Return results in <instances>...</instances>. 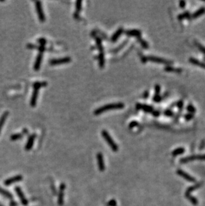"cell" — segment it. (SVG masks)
<instances>
[{
	"label": "cell",
	"mask_w": 205,
	"mask_h": 206,
	"mask_svg": "<svg viewBox=\"0 0 205 206\" xmlns=\"http://www.w3.org/2000/svg\"><path fill=\"white\" fill-rule=\"evenodd\" d=\"M124 107L125 104L123 103H121V102L109 103V104H106L95 109L94 111V114L95 115H99V114L105 112L106 111H108V110L123 109V108H124Z\"/></svg>",
	"instance_id": "1"
},
{
	"label": "cell",
	"mask_w": 205,
	"mask_h": 206,
	"mask_svg": "<svg viewBox=\"0 0 205 206\" xmlns=\"http://www.w3.org/2000/svg\"><path fill=\"white\" fill-rule=\"evenodd\" d=\"M95 41H96V45L98 47V49L99 51V67L101 68H102L105 66V53H104V48L102 46V42H101V38L96 37L95 38Z\"/></svg>",
	"instance_id": "2"
},
{
	"label": "cell",
	"mask_w": 205,
	"mask_h": 206,
	"mask_svg": "<svg viewBox=\"0 0 205 206\" xmlns=\"http://www.w3.org/2000/svg\"><path fill=\"white\" fill-rule=\"evenodd\" d=\"M101 135H102V136L105 139V140L107 141L108 145H109V147L111 148V150L115 152H117L119 150V146L116 145V143L115 142V141L113 139V138L110 136L109 132L106 131V130H102L101 131Z\"/></svg>",
	"instance_id": "3"
},
{
	"label": "cell",
	"mask_w": 205,
	"mask_h": 206,
	"mask_svg": "<svg viewBox=\"0 0 205 206\" xmlns=\"http://www.w3.org/2000/svg\"><path fill=\"white\" fill-rule=\"evenodd\" d=\"M147 60H149V61H152V62L164 64V65H166V66H171V64L173 63L172 61H170V60H167V59L160 58V57L154 56V55H149V56L147 57Z\"/></svg>",
	"instance_id": "4"
},
{
	"label": "cell",
	"mask_w": 205,
	"mask_h": 206,
	"mask_svg": "<svg viewBox=\"0 0 205 206\" xmlns=\"http://www.w3.org/2000/svg\"><path fill=\"white\" fill-rule=\"evenodd\" d=\"M35 10L39 21L41 22H45V15L43 10V8H42V3L40 1H36L35 2Z\"/></svg>",
	"instance_id": "5"
},
{
	"label": "cell",
	"mask_w": 205,
	"mask_h": 206,
	"mask_svg": "<svg viewBox=\"0 0 205 206\" xmlns=\"http://www.w3.org/2000/svg\"><path fill=\"white\" fill-rule=\"evenodd\" d=\"M205 160V154L204 155H194L191 156H187L185 158H181L180 162L182 164H186V163L193 161L194 160Z\"/></svg>",
	"instance_id": "6"
},
{
	"label": "cell",
	"mask_w": 205,
	"mask_h": 206,
	"mask_svg": "<svg viewBox=\"0 0 205 206\" xmlns=\"http://www.w3.org/2000/svg\"><path fill=\"white\" fill-rule=\"evenodd\" d=\"M71 61V58L69 56L63 57L61 58H55L51 59L49 60V63L51 66H55V65H59V64L68 63Z\"/></svg>",
	"instance_id": "7"
},
{
	"label": "cell",
	"mask_w": 205,
	"mask_h": 206,
	"mask_svg": "<svg viewBox=\"0 0 205 206\" xmlns=\"http://www.w3.org/2000/svg\"><path fill=\"white\" fill-rule=\"evenodd\" d=\"M136 108L138 109H141L146 113H152L154 110V108L152 105L147 104H143L141 103H137L136 104Z\"/></svg>",
	"instance_id": "8"
},
{
	"label": "cell",
	"mask_w": 205,
	"mask_h": 206,
	"mask_svg": "<svg viewBox=\"0 0 205 206\" xmlns=\"http://www.w3.org/2000/svg\"><path fill=\"white\" fill-rule=\"evenodd\" d=\"M177 173L179 175H180V177H183L184 179H185L186 180L189 181V182L194 183L196 181V180L193 176H191V175H189L187 173L185 172L183 170H182V169H178L177 171Z\"/></svg>",
	"instance_id": "9"
},
{
	"label": "cell",
	"mask_w": 205,
	"mask_h": 206,
	"mask_svg": "<svg viewBox=\"0 0 205 206\" xmlns=\"http://www.w3.org/2000/svg\"><path fill=\"white\" fill-rule=\"evenodd\" d=\"M22 180H23V176L22 175H16V176L12 177H10L9 179H8V180H5L4 185L5 186H9V185L13 184V183H15L21 181Z\"/></svg>",
	"instance_id": "10"
},
{
	"label": "cell",
	"mask_w": 205,
	"mask_h": 206,
	"mask_svg": "<svg viewBox=\"0 0 205 206\" xmlns=\"http://www.w3.org/2000/svg\"><path fill=\"white\" fill-rule=\"evenodd\" d=\"M15 190H16V193H17V195H18L19 199H20L22 205H25V206L27 205L28 201L26 200V198H25V195H24V194H23V191H21V189L20 187H16V188H15Z\"/></svg>",
	"instance_id": "11"
},
{
	"label": "cell",
	"mask_w": 205,
	"mask_h": 206,
	"mask_svg": "<svg viewBox=\"0 0 205 206\" xmlns=\"http://www.w3.org/2000/svg\"><path fill=\"white\" fill-rule=\"evenodd\" d=\"M65 189V183H61L59 187V196H58V205H62L63 204V195L64 191Z\"/></svg>",
	"instance_id": "12"
},
{
	"label": "cell",
	"mask_w": 205,
	"mask_h": 206,
	"mask_svg": "<svg viewBox=\"0 0 205 206\" xmlns=\"http://www.w3.org/2000/svg\"><path fill=\"white\" fill-rule=\"evenodd\" d=\"M97 159L98 166H99L100 172H103L105 170V162L102 153H98L97 154Z\"/></svg>",
	"instance_id": "13"
},
{
	"label": "cell",
	"mask_w": 205,
	"mask_h": 206,
	"mask_svg": "<svg viewBox=\"0 0 205 206\" xmlns=\"http://www.w3.org/2000/svg\"><path fill=\"white\" fill-rule=\"evenodd\" d=\"M42 59H43V53L39 52L37 54V57H36L34 66H33V68H34L35 71H38L39 69V68L41 67V64Z\"/></svg>",
	"instance_id": "14"
},
{
	"label": "cell",
	"mask_w": 205,
	"mask_h": 206,
	"mask_svg": "<svg viewBox=\"0 0 205 206\" xmlns=\"http://www.w3.org/2000/svg\"><path fill=\"white\" fill-rule=\"evenodd\" d=\"M125 33L127 35L133 36V37H136V38L140 37L142 34L141 31L140 30H137V29H131V30H126Z\"/></svg>",
	"instance_id": "15"
},
{
	"label": "cell",
	"mask_w": 205,
	"mask_h": 206,
	"mask_svg": "<svg viewBox=\"0 0 205 206\" xmlns=\"http://www.w3.org/2000/svg\"><path fill=\"white\" fill-rule=\"evenodd\" d=\"M38 95H39V89H34L32 93V95H31V100H30V105H31V107L35 106Z\"/></svg>",
	"instance_id": "16"
},
{
	"label": "cell",
	"mask_w": 205,
	"mask_h": 206,
	"mask_svg": "<svg viewBox=\"0 0 205 206\" xmlns=\"http://www.w3.org/2000/svg\"><path fill=\"white\" fill-rule=\"evenodd\" d=\"M36 135L35 134H32L30 136V137L28 138L27 141L25 145V149L26 151H29L32 148L33 145V143H34Z\"/></svg>",
	"instance_id": "17"
},
{
	"label": "cell",
	"mask_w": 205,
	"mask_h": 206,
	"mask_svg": "<svg viewBox=\"0 0 205 206\" xmlns=\"http://www.w3.org/2000/svg\"><path fill=\"white\" fill-rule=\"evenodd\" d=\"M188 61H189L191 64L194 65V66H199V67H200L205 69V63L202 62V61H200V60L196 59V58H190L189 59H188Z\"/></svg>",
	"instance_id": "18"
},
{
	"label": "cell",
	"mask_w": 205,
	"mask_h": 206,
	"mask_svg": "<svg viewBox=\"0 0 205 206\" xmlns=\"http://www.w3.org/2000/svg\"><path fill=\"white\" fill-rule=\"evenodd\" d=\"M205 13V7H202V8H199L195 12H194L193 14L191 16V19H196L198 17H200L201 16L204 15Z\"/></svg>",
	"instance_id": "19"
},
{
	"label": "cell",
	"mask_w": 205,
	"mask_h": 206,
	"mask_svg": "<svg viewBox=\"0 0 205 206\" xmlns=\"http://www.w3.org/2000/svg\"><path fill=\"white\" fill-rule=\"evenodd\" d=\"M123 32H124V29H123V27H119V28L116 30V31H115V33H113V35L111 36V40L113 41H115L117 40V39H119V38L121 35V34H122Z\"/></svg>",
	"instance_id": "20"
},
{
	"label": "cell",
	"mask_w": 205,
	"mask_h": 206,
	"mask_svg": "<svg viewBox=\"0 0 205 206\" xmlns=\"http://www.w3.org/2000/svg\"><path fill=\"white\" fill-rule=\"evenodd\" d=\"M27 47H28L29 49H36L39 51V52H41L43 53V52H45L46 50V47L43 45H35V44H28L27 45Z\"/></svg>",
	"instance_id": "21"
},
{
	"label": "cell",
	"mask_w": 205,
	"mask_h": 206,
	"mask_svg": "<svg viewBox=\"0 0 205 206\" xmlns=\"http://www.w3.org/2000/svg\"><path fill=\"white\" fill-rule=\"evenodd\" d=\"M164 71L166 72H174V73H181L182 69L181 68L174 67L172 66H166L164 67Z\"/></svg>",
	"instance_id": "22"
},
{
	"label": "cell",
	"mask_w": 205,
	"mask_h": 206,
	"mask_svg": "<svg viewBox=\"0 0 205 206\" xmlns=\"http://www.w3.org/2000/svg\"><path fill=\"white\" fill-rule=\"evenodd\" d=\"M82 3L83 2L81 0H77L75 2V7H76V11H75L73 16L75 18H77L79 17V13L81 11V9H82Z\"/></svg>",
	"instance_id": "23"
},
{
	"label": "cell",
	"mask_w": 205,
	"mask_h": 206,
	"mask_svg": "<svg viewBox=\"0 0 205 206\" xmlns=\"http://www.w3.org/2000/svg\"><path fill=\"white\" fill-rule=\"evenodd\" d=\"M8 116H9V111H5L3 114H2V116H1V117H0V132L2 131V127H3V125H4L5 123V120H6L7 118H8Z\"/></svg>",
	"instance_id": "24"
},
{
	"label": "cell",
	"mask_w": 205,
	"mask_h": 206,
	"mask_svg": "<svg viewBox=\"0 0 205 206\" xmlns=\"http://www.w3.org/2000/svg\"><path fill=\"white\" fill-rule=\"evenodd\" d=\"M191 13L188 11H186L183 13H181L180 14H179V16H177V19L181 21L185 19H189L191 18Z\"/></svg>",
	"instance_id": "25"
},
{
	"label": "cell",
	"mask_w": 205,
	"mask_h": 206,
	"mask_svg": "<svg viewBox=\"0 0 205 206\" xmlns=\"http://www.w3.org/2000/svg\"><path fill=\"white\" fill-rule=\"evenodd\" d=\"M47 86V81H35L33 84V87L34 89H39L43 87H45Z\"/></svg>",
	"instance_id": "26"
},
{
	"label": "cell",
	"mask_w": 205,
	"mask_h": 206,
	"mask_svg": "<svg viewBox=\"0 0 205 206\" xmlns=\"http://www.w3.org/2000/svg\"><path fill=\"white\" fill-rule=\"evenodd\" d=\"M201 185H202V183H196V184L194 185V186H191V187H189L188 189H186L185 194H191V192H192L193 191L199 189V187H200Z\"/></svg>",
	"instance_id": "27"
},
{
	"label": "cell",
	"mask_w": 205,
	"mask_h": 206,
	"mask_svg": "<svg viewBox=\"0 0 205 206\" xmlns=\"http://www.w3.org/2000/svg\"><path fill=\"white\" fill-rule=\"evenodd\" d=\"M185 149L184 147H179V148L175 149L174 150H173L172 152V156H177L179 155H181L182 153H185Z\"/></svg>",
	"instance_id": "28"
},
{
	"label": "cell",
	"mask_w": 205,
	"mask_h": 206,
	"mask_svg": "<svg viewBox=\"0 0 205 206\" xmlns=\"http://www.w3.org/2000/svg\"><path fill=\"white\" fill-rule=\"evenodd\" d=\"M185 197L186 199H188L191 202V203L194 205H196L199 203V201L196 198H195L194 197L192 196L191 194H185Z\"/></svg>",
	"instance_id": "29"
},
{
	"label": "cell",
	"mask_w": 205,
	"mask_h": 206,
	"mask_svg": "<svg viewBox=\"0 0 205 206\" xmlns=\"http://www.w3.org/2000/svg\"><path fill=\"white\" fill-rule=\"evenodd\" d=\"M137 40L138 41V42L140 43V44L141 45V46L143 47V48L146 49H147L149 48V45L146 40H144V39H143V38H142L141 36H140V37H138V38H137Z\"/></svg>",
	"instance_id": "30"
},
{
	"label": "cell",
	"mask_w": 205,
	"mask_h": 206,
	"mask_svg": "<svg viewBox=\"0 0 205 206\" xmlns=\"http://www.w3.org/2000/svg\"><path fill=\"white\" fill-rule=\"evenodd\" d=\"M0 194H2V195H3V196L6 197L7 198H9V199H11V200H12L13 195H11V194H10L9 191H6V190H5V189H3V188H2L1 187H0Z\"/></svg>",
	"instance_id": "31"
},
{
	"label": "cell",
	"mask_w": 205,
	"mask_h": 206,
	"mask_svg": "<svg viewBox=\"0 0 205 206\" xmlns=\"http://www.w3.org/2000/svg\"><path fill=\"white\" fill-rule=\"evenodd\" d=\"M194 44H195L196 46L197 47V48L200 50V52H202L203 54L205 55V46L202 45V44H200L199 41H194Z\"/></svg>",
	"instance_id": "32"
},
{
	"label": "cell",
	"mask_w": 205,
	"mask_h": 206,
	"mask_svg": "<svg viewBox=\"0 0 205 206\" xmlns=\"http://www.w3.org/2000/svg\"><path fill=\"white\" fill-rule=\"evenodd\" d=\"M186 111H188V113H192V114H194V113L196 112V109L195 107L193 105V104H188L187 106L186 107Z\"/></svg>",
	"instance_id": "33"
},
{
	"label": "cell",
	"mask_w": 205,
	"mask_h": 206,
	"mask_svg": "<svg viewBox=\"0 0 205 206\" xmlns=\"http://www.w3.org/2000/svg\"><path fill=\"white\" fill-rule=\"evenodd\" d=\"M23 136V135L22 133H15V134H13L10 136V139L11 141L18 140V139H20Z\"/></svg>",
	"instance_id": "34"
},
{
	"label": "cell",
	"mask_w": 205,
	"mask_h": 206,
	"mask_svg": "<svg viewBox=\"0 0 205 206\" xmlns=\"http://www.w3.org/2000/svg\"><path fill=\"white\" fill-rule=\"evenodd\" d=\"M163 114H164L165 116H166V117H171L174 116V113H173V111H172V110H171V109H166V110H165L164 112H163Z\"/></svg>",
	"instance_id": "35"
},
{
	"label": "cell",
	"mask_w": 205,
	"mask_h": 206,
	"mask_svg": "<svg viewBox=\"0 0 205 206\" xmlns=\"http://www.w3.org/2000/svg\"><path fill=\"white\" fill-rule=\"evenodd\" d=\"M152 100L155 103H160L162 101V96H160V95H154Z\"/></svg>",
	"instance_id": "36"
},
{
	"label": "cell",
	"mask_w": 205,
	"mask_h": 206,
	"mask_svg": "<svg viewBox=\"0 0 205 206\" xmlns=\"http://www.w3.org/2000/svg\"><path fill=\"white\" fill-rule=\"evenodd\" d=\"M184 118H185V120L188 122V121L192 120L194 118V115L192 113H187L184 115Z\"/></svg>",
	"instance_id": "37"
},
{
	"label": "cell",
	"mask_w": 205,
	"mask_h": 206,
	"mask_svg": "<svg viewBox=\"0 0 205 206\" xmlns=\"http://www.w3.org/2000/svg\"><path fill=\"white\" fill-rule=\"evenodd\" d=\"M176 106H177V108L179 109L182 110V109H183L184 107V102L182 100H179V101H178L176 103Z\"/></svg>",
	"instance_id": "38"
},
{
	"label": "cell",
	"mask_w": 205,
	"mask_h": 206,
	"mask_svg": "<svg viewBox=\"0 0 205 206\" xmlns=\"http://www.w3.org/2000/svg\"><path fill=\"white\" fill-rule=\"evenodd\" d=\"M160 90H161V87L160 85L156 84L155 86V95H160Z\"/></svg>",
	"instance_id": "39"
},
{
	"label": "cell",
	"mask_w": 205,
	"mask_h": 206,
	"mask_svg": "<svg viewBox=\"0 0 205 206\" xmlns=\"http://www.w3.org/2000/svg\"><path fill=\"white\" fill-rule=\"evenodd\" d=\"M37 42H39V44L41 45H43L45 46V45L47 43V39L45 38H40L37 39Z\"/></svg>",
	"instance_id": "40"
},
{
	"label": "cell",
	"mask_w": 205,
	"mask_h": 206,
	"mask_svg": "<svg viewBox=\"0 0 205 206\" xmlns=\"http://www.w3.org/2000/svg\"><path fill=\"white\" fill-rule=\"evenodd\" d=\"M138 122H137V121H132V122H130V123H129V127L130 128V129H133V128L138 126Z\"/></svg>",
	"instance_id": "41"
},
{
	"label": "cell",
	"mask_w": 205,
	"mask_h": 206,
	"mask_svg": "<svg viewBox=\"0 0 205 206\" xmlns=\"http://www.w3.org/2000/svg\"><path fill=\"white\" fill-rule=\"evenodd\" d=\"M127 41H128L127 40H125V41L124 42L122 43V44H121V45H120L119 46V47H117L116 49H115V50H114V52H117V51H119V50H121V49L123 48V47H124L125 45L126 44H127Z\"/></svg>",
	"instance_id": "42"
},
{
	"label": "cell",
	"mask_w": 205,
	"mask_h": 206,
	"mask_svg": "<svg viewBox=\"0 0 205 206\" xmlns=\"http://www.w3.org/2000/svg\"><path fill=\"white\" fill-rule=\"evenodd\" d=\"M151 113H152V115L154 116V117H158V116L160 115V111H158V110H153V111H152Z\"/></svg>",
	"instance_id": "43"
},
{
	"label": "cell",
	"mask_w": 205,
	"mask_h": 206,
	"mask_svg": "<svg viewBox=\"0 0 205 206\" xmlns=\"http://www.w3.org/2000/svg\"><path fill=\"white\" fill-rule=\"evenodd\" d=\"M186 3L185 1H180L179 2V7L180 8H182V9H184L185 8V6H186Z\"/></svg>",
	"instance_id": "44"
},
{
	"label": "cell",
	"mask_w": 205,
	"mask_h": 206,
	"mask_svg": "<svg viewBox=\"0 0 205 206\" xmlns=\"http://www.w3.org/2000/svg\"><path fill=\"white\" fill-rule=\"evenodd\" d=\"M149 96V92L148 90L144 91V92L143 94V97L144 99H147Z\"/></svg>",
	"instance_id": "45"
},
{
	"label": "cell",
	"mask_w": 205,
	"mask_h": 206,
	"mask_svg": "<svg viewBox=\"0 0 205 206\" xmlns=\"http://www.w3.org/2000/svg\"><path fill=\"white\" fill-rule=\"evenodd\" d=\"M108 204H109V206H116V201H115V200H111Z\"/></svg>",
	"instance_id": "46"
},
{
	"label": "cell",
	"mask_w": 205,
	"mask_h": 206,
	"mask_svg": "<svg viewBox=\"0 0 205 206\" xmlns=\"http://www.w3.org/2000/svg\"><path fill=\"white\" fill-rule=\"evenodd\" d=\"M141 61L143 63H146L147 61H148L147 59V57L146 56H144V55H141Z\"/></svg>",
	"instance_id": "47"
}]
</instances>
